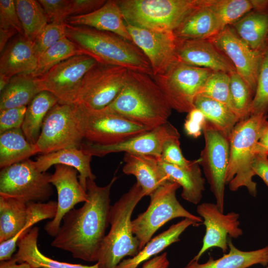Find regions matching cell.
<instances>
[{
	"instance_id": "27",
	"label": "cell",
	"mask_w": 268,
	"mask_h": 268,
	"mask_svg": "<svg viewBox=\"0 0 268 268\" xmlns=\"http://www.w3.org/2000/svg\"><path fill=\"white\" fill-rule=\"evenodd\" d=\"M158 158L168 181L176 182L182 187V198L192 203L198 204L202 199L205 183L199 159L193 161L187 167H180L164 162Z\"/></svg>"
},
{
	"instance_id": "25",
	"label": "cell",
	"mask_w": 268,
	"mask_h": 268,
	"mask_svg": "<svg viewBox=\"0 0 268 268\" xmlns=\"http://www.w3.org/2000/svg\"><path fill=\"white\" fill-rule=\"evenodd\" d=\"M92 156L80 148H68L41 154L34 161V163L37 169L41 172H46L51 166L57 164L74 168L78 172L80 184L87 191V179L93 181L96 179L90 166Z\"/></svg>"
},
{
	"instance_id": "28",
	"label": "cell",
	"mask_w": 268,
	"mask_h": 268,
	"mask_svg": "<svg viewBox=\"0 0 268 268\" xmlns=\"http://www.w3.org/2000/svg\"><path fill=\"white\" fill-rule=\"evenodd\" d=\"M39 231L38 227H32L19 239L17 251L13 256L18 263L26 262L32 268H100L97 263L91 266L70 264L45 256L38 247Z\"/></svg>"
},
{
	"instance_id": "54",
	"label": "cell",
	"mask_w": 268,
	"mask_h": 268,
	"mask_svg": "<svg viewBox=\"0 0 268 268\" xmlns=\"http://www.w3.org/2000/svg\"><path fill=\"white\" fill-rule=\"evenodd\" d=\"M0 268H32V267L26 262L18 263L12 257L9 260L0 261Z\"/></svg>"
},
{
	"instance_id": "9",
	"label": "cell",
	"mask_w": 268,
	"mask_h": 268,
	"mask_svg": "<svg viewBox=\"0 0 268 268\" xmlns=\"http://www.w3.org/2000/svg\"><path fill=\"white\" fill-rule=\"evenodd\" d=\"M212 70L179 61L164 73L152 76L172 109L189 113Z\"/></svg>"
},
{
	"instance_id": "15",
	"label": "cell",
	"mask_w": 268,
	"mask_h": 268,
	"mask_svg": "<svg viewBox=\"0 0 268 268\" xmlns=\"http://www.w3.org/2000/svg\"><path fill=\"white\" fill-rule=\"evenodd\" d=\"M173 137H180V134L177 129L168 121L150 131L115 143L100 144L83 141L80 149L92 156L99 157L125 152L160 157L165 142Z\"/></svg>"
},
{
	"instance_id": "8",
	"label": "cell",
	"mask_w": 268,
	"mask_h": 268,
	"mask_svg": "<svg viewBox=\"0 0 268 268\" xmlns=\"http://www.w3.org/2000/svg\"><path fill=\"white\" fill-rule=\"evenodd\" d=\"M74 105L84 139L92 143H115L151 130L107 107L93 109L82 105Z\"/></svg>"
},
{
	"instance_id": "23",
	"label": "cell",
	"mask_w": 268,
	"mask_h": 268,
	"mask_svg": "<svg viewBox=\"0 0 268 268\" xmlns=\"http://www.w3.org/2000/svg\"><path fill=\"white\" fill-rule=\"evenodd\" d=\"M65 23L112 32L132 42L123 14L115 0H106L101 7L89 13L69 16Z\"/></svg>"
},
{
	"instance_id": "44",
	"label": "cell",
	"mask_w": 268,
	"mask_h": 268,
	"mask_svg": "<svg viewBox=\"0 0 268 268\" xmlns=\"http://www.w3.org/2000/svg\"><path fill=\"white\" fill-rule=\"evenodd\" d=\"M180 137H173L166 140L164 143L159 159L167 163L180 167H187L193 161L186 159L180 148Z\"/></svg>"
},
{
	"instance_id": "22",
	"label": "cell",
	"mask_w": 268,
	"mask_h": 268,
	"mask_svg": "<svg viewBox=\"0 0 268 268\" xmlns=\"http://www.w3.org/2000/svg\"><path fill=\"white\" fill-rule=\"evenodd\" d=\"M123 172L134 175L144 196H150L158 188L168 181L160 166L158 158L152 155L125 153Z\"/></svg>"
},
{
	"instance_id": "52",
	"label": "cell",
	"mask_w": 268,
	"mask_h": 268,
	"mask_svg": "<svg viewBox=\"0 0 268 268\" xmlns=\"http://www.w3.org/2000/svg\"><path fill=\"white\" fill-rule=\"evenodd\" d=\"M184 128L188 135L196 138L201 135L203 127L199 123L187 118L184 124Z\"/></svg>"
},
{
	"instance_id": "18",
	"label": "cell",
	"mask_w": 268,
	"mask_h": 268,
	"mask_svg": "<svg viewBox=\"0 0 268 268\" xmlns=\"http://www.w3.org/2000/svg\"><path fill=\"white\" fill-rule=\"evenodd\" d=\"M211 42L230 59L237 72L255 93L263 53L252 49L227 27L212 37Z\"/></svg>"
},
{
	"instance_id": "46",
	"label": "cell",
	"mask_w": 268,
	"mask_h": 268,
	"mask_svg": "<svg viewBox=\"0 0 268 268\" xmlns=\"http://www.w3.org/2000/svg\"><path fill=\"white\" fill-rule=\"evenodd\" d=\"M49 20V23H65L68 17L69 0H39Z\"/></svg>"
},
{
	"instance_id": "5",
	"label": "cell",
	"mask_w": 268,
	"mask_h": 268,
	"mask_svg": "<svg viewBox=\"0 0 268 268\" xmlns=\"http://www.w3.org/2000/svg\"><path fill=\"white\" fill-rule=\"evenodd\" d=\"M267 114L250 116L239 121L229 136V159L226 174V184L231 191L241 187L247 188L249 193L255 197L257 184L253 180L255 175L252 165L257 146Z\"/></svg>"
},
{
	"instance_id": "48",
	"label": "cell",
	"mask_w": 268,
	"mask_h": 268,
	"mask_svg": "<svg viewBox=\"0 0 268 268\" xmlns=\"http://www.w3.org/2000/svg\"><path fill=\"white\" fill-rule=\"evenodd\" d=\"M106 1L105 0H69L68 17L92 12L101 7Z\"/></svg>"
},
{
	"instance_id": "14",
	"label": "cell",
	"mask_w": 268,
	"mask_h": 268,
	"mask_svg": "<svg viewBox=\"0 0 268 268\" xmlns=\"http://www.w3.org/2000/svg\"><path fill=\"white\" fill-rule=\"evenodd\" d=\"M96 63L88 56L76 55L54 66L36 80L42 91L53 94L58 103L73 104L84 75Z\"/></svg>"
},
{
	"instance_id": "30",
	"label": "cell",
	"mask_w": 268,
	"mask_h": 268,
	"mask_svg": "<svg viewBox=\"0 0 268 268\" xmlns=\"http://www.w3.org/2000/svg\"><path fill=\"white\" fill-rule=\"evenodd\" d=\"M39 153L35 144L29 142L21 129L7 130L0 134L1 169L28 159Z\"/></svg>"
},
{
	"instance_id": "24",
	"label": "cell",
	"mask_w": 268,
	"mask_h": 268,
	"mask_svg": "<svg viewBox=\"0 0 268 268\" xmlns=\"http://www.w3.org/2000/svg\"><path fill=\"white\" fill-rule=\"evenodd\" d=\"M221 30L216 14L203 0L202 4L190 13L173 32L178 39L206 40Z\"/></svg>"
},
{
	"instance_id": "35",
	"label": "cell",
	"mask_w": 268,
	"mask_h": 268,
	"mask_svg": "<svg viewBox=\"0 0 268 268\" xmlns=\"http://www.w3.org/2000/svg\"><path fill=\"white\" fill-rule=\"evenodd\" d=\"M234 27L238 36L252 49L260 51L268 34V12L251 13L236 22Z\"/></svg>"
},
{
	"instance_id": "3",
	"label": "cell",
	"mask_w": 268,
	"mask_h": 268,
	"mask_svg": "<svg viewBox=\"0 0 268 268\" xmlns=\"http://www.w3.org/2000/svg\"><path fill=\"white\" fill-rule=\"evenodd\" d=\"M66 36L83 55L97 63L124 67L152 76L150 62L133 42L112 32L65 23Z\"/></svg>"
},
{
	"instance_id": "20",
	"label": "cell",
	"mask_w": 268,
	"mask_h": 268,
	"mask_svg": "<svg viewBox=\"0 0 268 268\" xmlns=\"http://www.w3.org/2000/svg\"><path fill=\"white\" fill-rule=\"evenodd\" d=\"M176 40L178 61L214 71L230 73L236 71L234 65L219 52L211 41L177 38Z\"/></svg>"
},
{
	"instance_id": "51",
	"label": "cell",
	"mask_w": 268,
	"mask_h": 268,
	"mask_svg": "<svg viewBox=\"0 0 268 268\" xmlns=\"http://www.w3.org/2000/svg\"><path fill=\"white\" fill-rule=\"evenodd\" d=\"M268 152V121L264 123L257 146V154L267 155Z\"/></svg>"
},
{
	"instance_id": "43",
	"label": "cell",
	"mask_w": 268,
	"mask_h": 268,
	"mask_svg": "<svg viewBox=\"0 0 268 268\" xmlns=\"http://www.w3.org/2000/svg\"><path fill=\"white\" fill-rule=\"evenodd\" d=\"M26 222L23 228L29 231L32 226L41 220L53 219L57 212V201L47 202L30 201L26 203Z\"/></svg>"
},
{
	"instance_id": "50",
	"label": "cell",
	"mask_w": 268,
	"mask_h": 268,
	"mask_svg": "<svg viewBox=\"0 0 268 268\" xmlns=\"http://www.w3.org/2000/svg\"><path fill=\"white\" fill-rule=\"evenodd\" d=\"M169 264L167 253L164 252L145 262L142 268H168Z\"/></svg>"
},
{
	"instance_id": "34",
	"label": "cell",
	"mask_w": 268,
	"mask_h": 268,
	"mask_svg": "<svg viewBox=\"0 0 268 268\" xmlns=\"http://www.w3.org/2000/svg\"><path fill=\"white\" fill-rule=\"evenodd\" d=\"M195 108L200 110L206 120L229 138V136L239 120L233 111L225 104L198 94L194 102Z\"/></svg>"
},
{
	"instance_id": "11",
	"label": "cell",
	"mask_w": 268,
	"mask_h": 268,
	"mask_svg": "<svg viewBox=\"0 0 268 268\" xmlns=\"http://www.w3.org/2000/svg\"><path fill=\"white\" fill-rule=\"evenodd\" d=\"M128 69L97 63L84 75L73 104L101 109L117 97L125 83Z\"/></svg>"
},
{
	"instance_id": "33",
	"label": "cell",
	"mask_w": 268,
	"mask_h": 268,
	"mask_svg": "<svg viewBox=\"0 0 268 268\" xmlns=\"http://www.w3.org/2000/svg\"><path fill=\"white\" fill-rule=\"evenodd\" d=\"M26 210V202L0 196V243L13 237L23 229Z\"/></svg>"
},
{
	"instance_id": "56",
	"label": "cell",
	"mask_w": 268,
	"mask_h": 268,
	"mask_svg": "<svg viewBox=\"0 0 268 268\" xmlns=\"http://www.w3.org/2000/svg\"><path fill=\"white\" fill-rule=\"evenodd\" d=\"M267 156H268V152L267 153Z\"/></svg>"
},
{
	"instance_id": "41",
	"label": "cell",
	"mask_w": 268,
	"mask_h": 268,
	"mask_svg": "<svg viewBox=\"0 0 268 268\" xmlns=\"http://www.w3.org/2000/svg\"><path fill=\"white\" fill-rule=\"evenodd\" d=\"M268 110V48L263 54L257 88L253 97L251 116L267 114Z\"/></svg>"
},
{
	"instance_id": "1",
	"label": "cell",
	"mask_w": 268,
	"mask_h": 268,
	"mask_svg": "<svg viewBox=\"0 0 268 268\" xmlns=\"http://www.w3.org/2000/svg\"><path fill=\"white\" fill-rule=\"evenodd\" d=\"M117 179L114 177L103 187L87 179V201L65 214L52 247L70 252L75 259L97 262L109 224L111 190Z\"/></svg>"
},
{
	"instance_id": "37",
	"label": "cell",
	"mask_w": 268,
	"mask_h": 268,
	"mask_svg": "<svg viewBox=\"0 0 268 268\" xmlns=\"http://www.w3.org/2000/svg\"><path fill=\"white\" fill-rule=\"evenodd\" d=\"M79 55L83 54L71 41L65 37L38 58L36 68L30 75L34 77L41 76L57 64Z\"/></svg>"
},
{
	"instance_id": "21",
	"label": "cell",
	"mask_w": 268,
	"mask_h": 268,
	"mask_svg": "<svg viewBox=\"0 0 268 268\" xmlns=\"http://www.w3.org/2000/svg\"><path fill=\"white\" fill-rule=\"evenodd\" d=\"M0 78L9 81L19 74H30L36 68L38 58L33 42L19 35L12 40L1 53Z\"/></svg>"
},
{
	"instance_id": "42",
	"label": "cell",
	"mask_w": 268,
	"mask_h": 268,
	"mask_svg": "<svg viewBox=\"0 0 268 268\" xmlns=\"http://www.w3.org/2000/svg\"><path fill=\"white\" fill-rule=\"evenodd\" d=\"M66 37L65 23H49L33 42L34 52L38 58L60 40Z\"/></svg>"
},
{
	"instance_id": "19",
	"label": "cell",
	"mask_w": 268,
	"mask_h": 268,
	"mask_svg": "<svg viewBox=\"0 0 268 268\" xmlns=\"http://www.w3.org/2000/svg\"><path fill=\"white\" fill-rule=\"evenodd\" d=\"M78 172L71 166L57 164L51 175L50 182L56 188L58 194V208L55 217L44 226L48 235L55 237L61 227L65 214L74 206L88 200L87 191L80 184Z\"/></svg>"
},
{
	"instance_id": "36",
	"label": "cell",
	"mask_w": 268,
	"mask_h": 268,
	"mask_svg": "<svg viewBox=\"0 0 268 268\" xmlns=\"http://www.w3.org/2000/svg\"><path fill=\"white\" fill-rule=\"evenodd\" d=\"M15 6L24 36L32 42L49 23L41 4L35 0H15Z\"/></svg>"
},
{
	"instance_id": "32",
	"label": "cell",
	"mask_w": 268,
	"mask_h": 268,
	"mask_svg": "<svg viewBox=\"0 0 268 268\" xmlns=\"http://www.w3.org/2000/svg\"><path fill=\"white\" fill-rule=\"evenodd\" d=\"M58 103V100L53 94L42 91L27 106L21 129L29 142L36 144L46 115Z\"/></svg>"
},
{
	"instance_id": "7",
	"label": "cell",
	"mask_w": 268,
	"mask_h": 268,
	"mask_svg": "<svg viewBox=\"0 0 268 268\" xmlns=\"http://www.w3.org/2000/svg\"><path fill=\"white\" fill-rule=\"evenodd\" d=\"M180 187L176 182L168 181L158 188L150 195L146 210L132 220L133 232L139 241L140 251L160 227L173 219L187 218L199 225L202 223L201 217L188 211L178 201L176 193Z\"/></svg>"
},
{
	"instance_id": "17",
	"label": "cell",
	"mask_w": 268,
	"mask_h": 268,
	"mask_svg": "<svg viewBox=\"0 0 268 268\" xmlns=\"http://www.w3.org/2000/svg\"><path fill=\"white\" fill-rule=\"evenodd\" d=\"M125 23L132 42L149 60L152 76L164 73L178 61L177 40L173 32L152 30Z\"/></svg>"
},
{
	"instance_id": "6",
	"label": "cell",
	"mask_w": 268,
	"mask_h": 268,
	"mask_svg": "<svg viewBox=\"0 0 268 268\" xmlns=\"http://www.w3.org/2000/svg\"><path fill=\"white\" fill-rule=\"evenodd\" d=\"M125 22L147 29L170 31L203 0H116Z\"/></svg>"
},
{
	"instance_id": "16",
	"label": "cell",
	"mask_w": 268,
	"mask_h": 268,
	"mask_svg": "<svg viewBox=\"0 0 268 268\" xmlns=\"http://www.w3.org/2000/svg\"><path fill=\"white\" fill-rule=\"evenodd\" d=\"M197 212L203 219L205 227L202 246L192 259L199 261L203 254L212 248H218L226 253L228 237L237 239L243 235L239 227V214L235 212L224 214L216 203L203 202L197 206Z\"/></svg>"
},
{
	"instance_id": "26",
	"label": "cell",
	"mask_w": 268,
	"mask_h": 268,
	"mask_svg": "<svg viewBox=\"0 0 268 268\" xmlns=\"http://www.w3.org/2000/svg\"><path fill=\"white\" fill-rule=\"evenodd\" d=\"M229 252L214 260L209 256L204 263L192 259L183 268H248L255 265H268V245L255 250L242 251L228 239Z\"/></svg>"
},
{
	"instance_id": "45",
	"label": "cell",
	"mask_w": 268,
	"mask_h": 268,
	"mask_svg": "<svg viewBox=\"0 0 268 268\" xmlns=\"http://www.w3.org/2000/svg\"><path fill=\"white\" fill-rule=\"evenodd\" d=\"M0 29H14L24 36L23 30L16 9L15 0H0Z\"/></svg>"
},
{
	"instance_id": "10",
	"label": "cell",
	"mask_w": 268,
	"mask_h": 268,
	"mask_svg": "<svg viewBox=\"0 0 268 268\" xmlns=\"http://www.w3.org/2000/svg\"><path fill=\"white\" fill-rule=\"evenodd\" d=\"M51 174L39 171L29 159L1 169L0 196L26 203L44 202L53 193Z\"/></svg>"
},
{
	"instance_id": "40",
	"label": "cell",
	"mask_w": 268,
	"mask_h": 268,
	"mask_svg": "<svg viewBox=\"0 0 268 268\" xmlns=\"http://www.w3.org/2000/svg\"><path fill=\"white\" fill-rule=\"evenodd\" d=\"M230 81L229 73L212 71L200 94L220 102L231 109Z\"/></svg>"
},
{
	"instance_id": "39",
	"label": "cell",
	"mask_w": 268,
	"mask_h": 268,
	"mask_svg": "<svg viewBox=\"0 0 268 268\" xmlns=\"http://www.w3.org/2000/svg\"><path fill=\"white\" fill-rule=\"evenodd\" d=\"M205 4L216 14L222 30L254 8L249 0H205Z\"/></svg>"
},
{
	"instance_id": "55",
	"label": "cell",
	"mask_w": 268,
	"mask_h": 268,
	"mask_svg": "<svg viewBox=\"0 0 268 268\" xmlns=\"http://www.w3.org/2000/svg\"><path fill=\"white\" fill-rule=\"evenodd\" d=\"M187 118L199 123L202 127L206 122L203 113L197 108H194L188 113Z\"/></svg>"
},
{
	"instance_id": "49",
	"label": "cell",
	"mask_w": 268,
	"mask_h": 268,
	"mask_svg": "<svg viewBox=\"0 0 268 268\" xmlns=\"http://www.w3.org/2000/svg\"><path fill=\"white\" fill-rule=\"evenodd\" d=\"M265 154L257 153L254 158L252 169L255 175L259 176L268 187V158Z\"/></svg>"
},
{
	"instance_id": "12",
	"label": "cell",
	"mask_w": 268,
	"mask_h": 268,
	"mask_svg": "<svg viewBox=\"0 0 268 268\" xmlns=\"http://www.w3.org/2000/svg\"><path fill=\"white\" fill-rule=\"evenodd\" d=\"M83 139L74 105L58 103L46 115L35 144L39 153L44 154L65 148H80Z\"/></svg>"
},
{
	"instance_id": "47",
	"label": "cell",
	"mask_w": 268,
	"mask_h": 268,
	"mask_svg": "<svg viewBox=\"0 0 268 268\" xmlns=\"http://www.w3.org/2000/svg\"><path fill=\"white\" fill-rule=\"evenodd\" d=\"M27 106L0 110V134L11 129H21Z\"/></svg>"
},
{
	"instance_id": "53",
	"label": "cell",
	"mask_w": 268,
	"mask_h": 268,
	"mask_svg": "<svg viewBox=\"0 0 268 268\" xmlns=\"http://www.w3.org/2000/svg\"><path fill=\"white\" fill-rule=\"evenodd\" d=\"M16 33L17 31L14 29H0V52L2 53L6 47V45L9 39Z\"/></svg>"
},
{
	"instance_id": "31",
	"label": "cell",
	"mask_w": 268,
	"mask_h": 268,
	"mask_svg": "<svg viewBox=\"0 0 268 268\" xmlns=\"http://www.w3.org/2000/svg\"><path fill=\"white\" fill-rule=\"evenodd\" d=\"M41 91L36 77L30 74L15 75L0 91V110L27 106Z\"/></svg>"
},
{
	"instance_id": "29",
	"label": "cell",
	"mask_w": 268,
	"mask_h": 268,
	"mask_svg": "<svg viewBox=\"0 0 268 268\" xmlns=\"http://www.w3.org/2000/svg\"><path fill=\"white\" fill-rule=\"evenodd\" d=\"M191 225H199L193 220L184 218L156 236L134 257L122 261L116 268H137L141 264L160 253L171 244L180 240V235Z\"/></svg>"
},
{
	"instance_id": "57",
	"label": "cell",
	"mask_w": 268,
	"mask_h": 268,
	"mask_svg": "<svg viewBox=\"0 0 268 268\" xmlns=\"http://www.w3.org/2000/svg\"><path fill=\"white\" fill-rule=\"evenodd\" d=\"M266 268H268V267H266Z\"/></svg>"
},
{
	"instance_id": "38",
	"label": "cell",
	"mask_w": 268,
	"mask_h": 268,
	"mask_svg": "<svg viewBox=\"0 0 268 268\" xmlns=\"http://www.w3.org/2000/svg\"><path fill=\"white\" fill-rule=\"evenodd\" d=\"M229 74L230 78V107L240 121L251 116L254 92L236 71Z\"/></svg>"
},
{
	"instance_id": "13",
	"label": "cell",
	"mask_w": 268,
	"mask_h": 268,
	"mask_svg": "<svg viewBox=\"0 0 268 268\" xmlns=\"http://www.w3.org/2000/svg\"><path fill=\"white\" fill-rule=\"evenodd\" d=\"M205 145L199 158L219 210L223 212L226 174L229 159V138L209 122L202 128Z\"/></svg>"
},
{
	"instance_id": "2",
	"label": "cell",
	"mask_w": 268,
	"mask_h": 268,
	"mask_svg": "<svg viewBox=\"0 0 268 268\" xmlns=\"http://www.w3.org/2000/svg\"><path fill=\"white\" fill-rule=\"evenodd\" d=\"M106 107L150 130L167 122L172 109L152 76L131 70L120 92Z\"/></svg>"
},
{
	"instance_id": "4",
	"label": "cell",
	"mask_w": 268,
	"mask_h": 268,
	"mask_svg": "<svg viewBox=\"0 0 268 268\" xmlns=\"http://www.w3.org/2000/svg\"><path fill=\"white\" fill-rule=\"evenodd\" d=\"M144 197L136 182L111 206L110 229L104 237L96 263L100 268H116L126 257H133L140 251L139 243L132 229L133 212Z\"/></svg>"
}]
</instances>
